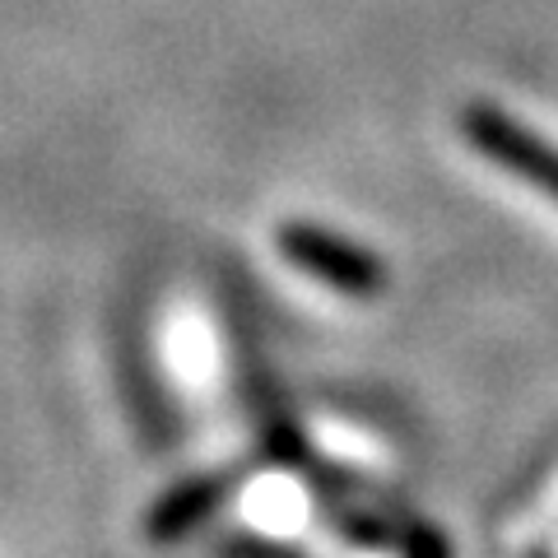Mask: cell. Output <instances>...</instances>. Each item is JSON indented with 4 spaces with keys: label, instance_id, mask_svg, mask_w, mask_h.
Listing matches in <instances>:
<instances>
[{
    "label": "cell",
    "instance_id": "6da1fadb",
    "mask_svg": "<svg viewBox=\"0 0 558 558\" xmlns=\"http://www.w3.org/2000/svg\"><path fill=\"white\" fill-rule=\"evenodd\" d=\"M279 252L299 270H307L312 279L349 293V299H373V293L387 289V266H381L377 252L326 233L317 223H284V229H279Z\"/></svg>",
    "mask_w": 558,
    "mask_h": 558
},
{
    "label": "cell",
    "instance_id": "7a4b0ae2",
    "mask_svg": "<svg viewBox=\"0 0 558 558\" xmlns=\"http://www.w3.org/2000/svg\"><path fill=\"white\" fill-rule=\"evenodd\" d=\"M461 126L470 135V145H475L484 159L502 163L517 178H531L539 191H549L558 201V149H549L539 135H531L526 126H517L508 121L498 108H488V102H470Z\"/></svg>",
    "mask_w": 558,
    "mask_h": 558
},
{
    "label": "cell",
    "instance_id": "3957f363",
    "mask_svg": "<svg viewBox=\"0 0 558 558\" xmlns=\"http://www.w3.org/2000/svg\"><path fill=\"white\" fill-rule=\"evenodd\" d=\"M229 494H233V475L186 480V484H178L172 494H163L159 502H154V512L145 517V535L159 539V545H168V539H182L186 531H196Z\"/></svg>",
    "mask_w": 558,
    "mask_h": 558
},
{
    "label": "cell",
    "instance_id": "277c9868",
    "mask_svg": "<svg viewBox=\"0 0 558 558\" xmlns=\"http://www.w3.org/2000/svg\"><path fill=\"white\" fill-rule=\"evenodd\" d=\"M223 558H303V554H293L284 545H275V539H256V535H229L219 545Z\"/></svg>",
    "mask_w": 558,
    "mask_h": 558
},
{
    "label": "cell",
    "instance_id": "5b68a950",
    "mask_svg": "<svg viewBox=\"0 0 558 558\" xmlns=\"http://www.w3.org/2000/svg\"><path fill=\"white\" fill-rule=\"evenodd\" d=\"M405 558H447V545L433 531H424V526H414L410 535H405Z\"/></svg>",
    "mask_w": 558,
    "mask_h": 558
}]
</instances>
